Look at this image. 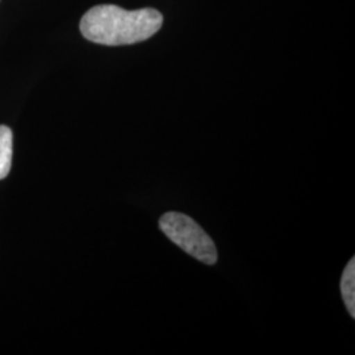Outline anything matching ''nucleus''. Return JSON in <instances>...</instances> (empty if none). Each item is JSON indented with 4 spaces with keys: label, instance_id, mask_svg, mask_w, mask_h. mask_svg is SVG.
I'll return each instance as SVG.
<instances>
[{
    "label": "nucleus",
    "instance_id": "nucleus-2",
    "mask_svg": "<svg viewBox=\"0 0 355 355\" xmlns=\"http://www.w3.org/2000/svg\"><path fill=\"white\" fill-rule=\"evenodd\" d=\"M159 229L166 237L182 250L205 265H215L217 250L215 242L190 216L179 212H166L159 218Z\"/></svg>",
    "mask_w": 355,
    "mask_h": 355
},
{
    "label": "nucleus",
    "instance_id": "nucleus-1",
    "mask_svg": "<svg viewBox=\"0 0 355 355\" xmlns=\"http://www.w3.org/2000/svg\"><path fill=\"white\" fill-rule=\"evenodd\" d=\"M162 23V15L153 8L127 11L114 4H102L85 13L79 28L91 42L121 46L152 37Z\"/></svg>",
    "mask_w": 355,
    "mask_h": 355
},
{
    "label": "nucleus",
    "instance_id": "nucleus-4",
    "mask_svg": "<svg viewBox=\"0 0 355 355\" xmlns=\"http://www.w3.org/2000/svg\"><path fill=\"white\" fill-rule=\"evenodd\" d=\"M12 166V130L0 125V180L10 174Z\"/></svg>",
    "mask_w": 355,
    "mask_h": 355
},
{
    "label": "nucleus",
    "instance_id": "nucleus-3",
    "mask_svg": "<svg viewBox=\"0 0 355 355\" xmlns=\"http://www.w3.org/2000/svg\"><path fill=\"white\" fill-rule=\"evenodd\" d=\"M341 292H343V303L347 308V312L352 318H355V258L343 270L341 279Z\"/></svg>",
    "mask_w": 355,
    "mask_h": 355
}]
</instances>
